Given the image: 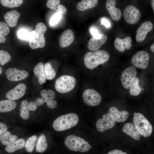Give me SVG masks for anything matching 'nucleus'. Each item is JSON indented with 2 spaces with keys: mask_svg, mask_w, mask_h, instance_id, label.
Returning a JSON list of instances; mask_svg holds the SVG:
<instances>
[{
  "mask_svg": "<svg viewBox=\"0 0 154 154\" xmlns=\"http://www.w3.org/2000/svg\"><path fill=\"white\" fill-rule=\"evenodd\" d=\"M90 32L93 37L98 36L99 34L97 29L92 28L90 29Z\"/></svg>",
  "mask_w": 154,
  "mask_h": 154,
  "instance_id": "79ce46f5",
  "label": "nucleus"
},
{
  "mask_svg": "<svg viewBox=\"0 0 154 154\" xmlns=\"http://www.w3.org/2000/svg\"><path fill=\"white\" fill-rule=\"evenodd\" d=\"M127 154V153L126 152H123L122 153V154Z\"/></svg>",
  "mask_w": 154,
  "mask_h": 154,
  "instance_id": "09e8293b",
  "label": "nucleus"
},
{
  "mask_svg": "<svg viewBox=\"0 0 154 154\" xmlns=\"http://www.w3.org/2000/svg\"><path fill=\"white\" fill-rule=\"evenodd\" d=\"M139 78L136 77L131 83L130 87V94L131 96H137L141 92L142 89L139 84Z\"/></svg>",
  "mask_w": 154,
  "mask_h": 154,
  "instance_id": "c756f323",
  "label": "nucleus"
},
{
  "mask_svg": "<svg viewBox=\"0 0 154 154\" xmlns=\"http://www.w3.org/2000/svg\"><path fill=\"white\" fill-rule=\"evenodd\" d=\"M23 1V0H0V2L3 6L12 8L19 6Z\"/></svg>",
  "mask_w": 154,
  "mask_h": 154,
  "instance_id": "2f4dec72",
  "label": "nucleus"
},
{
  "mask_svg": "<svg viewBox=\"0 0 154 154\" xmlns=\"http://www.w3.org/2000/svg\"><path fill=\"white\" fill-rule=\"evenodd\" d=\"M116 0H107L106 3V9L112 19L115 21H118L121 17V10L116 7Z\"/></svg>",
  "mask_w": 154,
  "mask_h": 154,
  "instance_id": "2eb2a0df",
  "label": "nucleus"
},
{
  "mask_svg": "<svg viewBox=\"0 0 154 154\" xmlns=\"http://www.w3.org/2000/svg\"><path fill=\"white\" fill-rule=\"evenodd\" d=\"M74 35L72 30L68 29L63 32L59 39V44L60 47L65 48L70 45L73 42Z\"/></svg>",
  "mask_w": 154,
  "mask_h": 154,
  "instance_id": "f3484780",
  "label": "nucleus"
},
{
  "mask_svg": "<svg viewBox=\"0 0 154 154\" xmlns=\"http://www.w3.org/2000/svg\"><path fill=\"white\" fill-rule=\"evenodd\" d=\"M76 83V80L74 77L68 75H63L60 77L56 81L55 88L58 92L64 94L74 89Z\"/></svg>",
  "mask_w": 154,
  "mask_h": 154,
  "instance_id": "423d86ee",
  "label": "nucleus"
},
{
  "mask_svg": "<svg viewBox=\"0 0 154 154\" xmlns=\"http://www.w3.org/2000/svg\"><path fill=\"white\" fill-rule=\"evenodd\" d=\"M151 7L153 10V12H154V0H151Z\"/></svg>",
  "mask_w": 154,
  "mask_h": 154,
  "instance_id": "a18cd8bd",
  "label": "nucleus"
},
{
  "mask_svg": "<svg viewBox=\"0 0 154 154\" xmlns=\"http://www.w3.org/2000/svg\"><path fill=\"white\" fill-rule=\"evenodd\" d=\"M7 125L4 123L0 122V135L7 130Z\"/></svg>",
  "mask_w": 154,
  "mask_h": 154,
  "instance_id": "ea45409f",
  "label": "nucleus"
},
{
  "mask_svg": "<svg viewBox=\"0 0 154 154\" xmlns=\"http://www.w3.org/2000/svg\"><path fill=\"white\" fill-rule=\"evenodd\" d=\"M123 16L125 21L130 24H134L140 19L141 14L139 10L132 5H127L123 12Z\"/></svg>",
  "mask_w": 154,
  "mask_h": 154,
  "instance_id": "6e6552de",
  "label": "nucleus"
},
{
  "mask_svg": "<svg viewBox=\"0 0 154 154\" xmlns=\"http://www.w3.org/2000/svg\"><path fill=\"white\" fill-rule=\"evenodd\" d=\"M109 112L114 121L118 123L125 122L127 119L129 115L127 111L125 110L119 111L114 106L110 108Z\"/></svg>",
  "mask_w": 154,
  "mask_h": 154,
  "instance_id": "a211bd4d",
  "label": "nucleus"
},
{
  "mask_svg": "<svg viewBox=\"0 0 154 154\" xmlns=\"http://www.w3.org/2000/svg\"><path fill=\"white\" fill-rule=\"evenodd\" d=\"M33 72L38 78L39 84L42 85L46 82V79L44 71V65L42 62H39L35 66Z\"/></svg>",
  "mask_w": 154,
  "mask_h": 154,
  "instance_id": "4be33fe9",
  "label": "nucleus"
},
{
  "mask_svg": "<svg viewBox=\"0 0 154 154\" xmlns=\"http://www.w3.org/2000/svg\"><path fill=\"white\" fill-rule=\"evenodd\" d=\"M122 130L123 133L135 140H139L141 139L140 133L132 123H126L123 127Z\"/></svg>",
  "mask_w": 154,
  "mask_h": 154,
  "instance_id": "aec40b11",
  "label": "nucleus"
},
{
  "mask_svg": "<svg viewBox=\"0 0 154 154\" xmlns=\"http://www.w3.org/2000/svg\"><path fill=\"white\" fill-rule=\"evenodd\" d=\"M115 125V121L112 116L109 113H107L103 115L102 118L98 119L96 126L98 131L103 132L112 128Z\"/></svg>",
  "mask_w": 154,
  "mask_h": 154,
  "instance_id": "9d476101",
  "label": "nucleus"
},
{
  "mask_svg": "<svg viewBox=\"0 0 154 154\" xmlns=\"http://www.w3.org/2000/svg\"><path fill=\"white\" fill-rule=\"evenodd\" d=\"M77 115L70 113L58 117L54 121L52 126L58 131H61L69 129L76 126L79 121Z\"/></svg>",
  "mask_w": 154,
  "mask_h": 154,
  "instance_id": "7ed1b4c3",
  "label": "nucleus"
},
{
  "mask_svg": "<svg viewBox=\"0 0 154 154\" xmlns=\"http://www.w3.org/2000/svg\"><path fill=\"white\" fill-rule=\"evenodd\" d=\"M5 74L7 79L11 82L18 81L26 78L28 75L27 72L15 68H10L6 70Z\"/></svg>",
  "mask_w": 154,
  "mask_h": 154,
  "instance_id": "f8f14e48",
  "label": "nucleus"
},
{
  "mask_svg": "<svg viewBox=\"0 0 154 154\" xmlns=\"http://www.w3.org/2000/svg\"><path fill=\"white\" fill-rule=\"evenodd\" d=\"M47 30L46 26L40 22L37 24L35 29L30 32L29 41L30 47L32 49L43 48L46 44L44 34Z\"/></svg>",
  "mask_w": 154,
  "mask_h": 154,
  "instance_id": "f03ea898",
  "label": "nucleus"
},
{
  "mask_svg": "<svg viewBox=\"0 0 154 154\" xmlns=\"http://www.w3.org/2000/svg\"><path fill=\"white\" fill-rule=\"evenodd\" d=\"M151 51L153 52H154V44L153 43L150 46Z\"/></svg>",
  "mask_w": 154,
  "mask_h": 154,
  "instance_id": "49530a36",
  "label": "nucleus"
},
{
  "mask_svg": "<svg viewBox=\"0 0 154 154\" xmlns=\"http://www.w3.org/2000/svg\"><path fill=\"white\" fill-rule=\"evenodd\" d=\"M48 146L45 136L42 134L39 137L36 145V151L38 153H42L46 150Z\"/></svg>",
  "mask_w": 154,
  "mask_h": 154,
  "instance_id": "cd10ccee",
  "label": "nucleus"
},
{
  "mask_svg": "<svg viewBox=\"0 0 154 154\" xmlns=\"http://www.w3.org/2000/svg\"><path fill=\"white\" fill-rule=\"evenodd\" d=\"M2 72V70L0 66V75L1 74Z\"/></svg>",
  "mask_w": 154,
  "mask_h": 154,
  "instance_id": "de8ad7c7",
  "label": "nucleus"
},
{
  "mask_svg": "<svg viewBox=\"0 0 154 154\" xmlns=\"http://www.w3.org/2000/svg\"><path fill=\"white\" fill-rule=\"evenodd\" d=\"M101 22V24L104 25L107 28H109L110 27V23L107 20L103 18L102 19Z\"/></svg>",
  "mask_w": 154,
  "mask_h": 154,
  "instance_id": "a19ab883",
  "label": "nucleus"
},
{
  "mask_svg": "<svg viewBox=\"0 0 154 154\" xmlns=\"http://www.w3.org/2000/svg\"><path fill=\"white\" fill-rule=\"evenodd\" d=\"M44 69L46 79L49 80L53 79L56 76V72L51 63L49 62L45 63Z\"/></svg>",
  "mask_w": 154,
  "mask_h": 154,
  "instance_id": "7c9ffc66",
  "label": "nucleus"
},
{
  "mask_svg": "<svg viewBox=\"0 0 154 154\" xmlns=\"http://www.w3.org/2000/svg\"><path fill=\"white\" fill-rule=\"evenodd\" d=\"M16 103L11 100L0 101V112L4 113L11 111L16 107Z\"/></svg>",
  "mask_w": 154,
  "mask_h": 154,
  "instance_id": "bb28decb",
  "label": "nucleus"
},
{
  "mask_svg": "<svg viewBox=\"0 0 154 154\" xmlns=\"http://www.w3.org/2000/svg\"><path fill=\"white\" fill-rule=\"evenodd\" d=\"M149 59V55L147 52L144 51H140L133 56L131 62L134 66L144 69L147 67Z\"/></svg>",
  "mask_w": 154,
  "mask_h": 154,
  "instance_id": "1a4fd4ad",
  "label": "nucleus"
},
{
  "mask_svg": "<svg viewBox=\"0 0 154 154\" xmlns=\"http://www.w3.org/2000/svg\"><path fill=\"white\" fill-rule=\"evenodd\" d=\"M137 74V71L135 67L132 66L126 68L122 72L121 76V82L123 86L126 89L129 88Z\"/></svg>",
  "mask_w": 154,
  "mask_h": 154,
  "instance_id": "9b49d317",
  "label": "nucleus"
},
{
  "mask_svg": "<svg viewBox=\"0 0 154 154\" xmlns=\"http://www.w3.org/2000/svg\"><path fill=\"white\" fill-rule=\"evenodd\" d=\"M17 139V136L12 135L9 132L7 131L0 135V141L2 144L6 146L12 143Z\"/></svg>",
  "mask_w": 154,
  "mask_h": 154,
  "instance_id": "a878e982",
  "label": "nucleus"
},
{
  "mask_svg": "<svg viewBox=\"0 0 154 154\" xmlns=\"http://www.w3.org/2000/svg\"><path fill=\"white\" fill-rule=\"evenodd\" d=\"M61 17V14L59 12L56 13L51 17L50 24L51 26H54L59 22Z\"/></svg>",
  "mask_w": 154,
  "mask_h": 154,
  "instance_id": "4c0bfd02",
  "label": "nucleus"
},
{
  "mask_svg": "<svg viewBox=\"0 0 154 154\" xmlns=\"http://www.w3.org/2000/svg\"><path fill=\"white\" fill-rule=\"evenodd\" d=\"M86 52L84 57V62L86 67L92 70L107 61L110 55L106 51L103 50H96Z\"/></svg>",
  "mask_w": 154,
  "mask_h": 154,
  "instance_id": "f257e3e1",
  "label": "nucleus"
},
{
  "mask_svg": "<svg viewBox=\"0 0 154 154\" xmlns=\"http://www.w3.org/2000/svg\"><path fill=\"white\" fill-rule=\"evenodd\" d=\"M98 3V0H82L77 5V9L83 11L96 7Z\"/></svg>",
  "mask_w": 154,
  "mask_h": 154,
  "instance_id": "b1692460",
  "label": "nucleus"
},
{
  "mask_svg": "<svg viewBox=\"0 0 154 154\" xmlns=\"http://www.w3.org/2000/svg\"><path fill=\"white\" fill-rule=\"evenodd\" d=\"M133 122L140 135L146 137L151 135L153 127L149 121L142 114L134 112Z\"/></svg>",
  "mask_w": 154,
  "mask_h": 154,
  "instance_id": "39448f33",
  "label": "nucleus"
},
{
  "mask_svg": "<svg viewBox=\"0 0 154 154\" xmlns=\"http://www.w3.org/2000/svg\"><path fill=\"white\" fill-rule=\"evenodd\" d=\"M10 31L9 26L5 22H0V34L4 36H7Z\"/></svg>",
  "mask_w": 154,
  "mask_h": 154,
  "instance_id": "e433bc0d",
  "label": "nucleus"
},
{
  "mask_svg": "<svg viewBox=\"0 0 154 154\" xmlns=\"http://www.w3.org/2000/svg\"><path fill=\"white\" fill-rule=\"evenodd\" d=\"M153 25L150 21H146L143 23L137 31L136 39L138 42L143 41L147 35L153 29Z\"/></svg>",
  "mask_w": 154,
  "mask_h": 154,
  "instance_id": "4468645a",
  "label": "nucleus"
},
{
  "mask_svg": "<svg viewBox=\"0 0 154 154\" xmlns=\"http://www.w3.org/2000/svg\"><path fill=\"white\" fill-rule=\"evenodd\" d=\"M60 2V0H47L46 6L48 8L57 11L61 14H66L67 10L63 5L59 4Z\"/></svg>",
  "mask_w": 154,
  "mask_h": 154,
  "instance_id": "5701e85b",
  "label": "nucleus"
},
{
  "mask_svg": "<svg viewBox=\"0 0 154 154\" xmlns=\"http://www.w3.org/2000/svg\"><path fill=\"white\" fill-rule=\"evenodd\" d=\"M18 37L21 39L29 40L30 38V32L26 29H21L17 32Z\"/></svg>",
  "mask_w": 154,
  "mask_h": 154,
  "instance_id": "c9c22d12",
  "label": "nucleus"
},
{
  "mask_svg": "<svg viewBox=\"0 0 154 154\" xmlns=\"http://www.w3.org/2000/svg\"><path fill=\"white\" fill-rule=\"evenodd\" d=\"M64 144L70 150L84 153L90 149L91 147L84 139L75 135L68 136L65 139Z\"/></svg>",
  "mask_w": 154,
  "mask_h": 154,
  "instance_id": "20e7f679",
  "label": "nucleus"
},
{
  "mask_svg": "<svg viewBox=\"0 0 154 154\" xmlns=\"http://www.w3.org/2000/svg\"><path fill=\"white\" fill-rule=\"evenodd\" d=\"M40 95L42 98L46 99L53 100L55 98L54 92L51 90H43L41 92Z\"/></svg>",
  "mask_w": 154,
  "mask_h": 154,
  "instance_id": "f704fd0d",
  "label": "nucleus"
},
{
  "mask_svg": "<svg viewBox=\"0 0 154 154\" xmlns=\"http://www.w3.org/2000/svg\"><path fill=\"white\" fill-rule=\"evenodd\" d=\"M108 39L107 36L104 34H99L97 37H93L89 40L87 46L91 51H95L100 49L106 42Z\"/></svg>",
  "mask_w": 154,
  "mask_h": 154,
  "instance_id": "dca6fc26",
  "label": "nucleus"
},
{
  "mask_svg": "<svg viewBox=\"0 0 154 154\" xmlns=\"http://www.w3.org/2000/svg\"><path fill=\"white\" fill-rule=\"evenodd\" d=\"M24 139L21 138L16 140L12 143L7 146L5 148V151L9 153L14 152L16 151L23 149L25 145Z\"/></svg>",
  "mask_w": 154,
  "mask_h": 154,
  "instance_id": "393cba45",
  "label": "nucleus"
},
{
  "mask_svg": "<svg viewBox=\"0 0 154 154\" xmlns=\"http://www.w3.org/2000/svg\"><path fill=\"white\" fill-rule=\"evenodd\" d=\"M29 108L30 111H35L37 110V107L35 102H31L29 103Z\"/></svg>",
  "mask_w": 154,
  "mask_h": 154,
  "instance_id": "58836bf2",
  "label": "nucleus"
},
{
  "mask_svg": "<svg viewBox=\"0 0 154 154\" xmlns=\"http://www.w3.org/2000/svg\"><path fill=\"white\" fill-rule=\"evenodd\" d=\"M123 152L121 150L118 149H114L108 153V154H122Z\"/></svg>",
  "mask_w": 154,
  "mask_h": 154,
  "instance_id": "37998d69",
  "label": "nucleus"
},
{
  "mask_svg": "<svg viewBox=\"0 0 154 154\" xmlns=\"http://www.w3.org/2000/svg\"><path fill=\"white\" fill-rule=\"evenodd\" d=\"M11 59L10 54L7 51L0 50V63L3 65L9 62Z\"/></svg>",
  "mask_w": 154,
  "mask_h": 154,
  "instance_id": "72a5a7b5",
  "label": "nucleus"
},
{
  "mask_svg": "<svg viewBox=\"0 0 154 154\" xmlns=\"http://www.w3.org/2000/svg\"><path fill=\"white\" fill-rule=\"evenodd\" d=\"M82 97L84 102L86 105L92 106H98L102 100L100 95L92 89L85 90L83 93Z\"/></svg>",
  "mask_w": 154,
  "mask_h": 154,
  "instance_id": "0eeeda50",
  "label": "nucleus"
},
{
  "mask_svg": "<svg viewBox=\"0 0 154 154\" xmlns=\"http://www.w3.org/2000/svg\"><path fill=\"white\" fill-rule=\"evenodd\" d=\"M6 40V38L5 36L0 34V43H3Z\"/></svg>",
  "mask_w": 154,
  "mask_h": 154,
  "instance_id": "c03bdc74",
  "label": "nucleus"
},
{
  "mask_svg": "<svg viewBox=\"0 0 154 154\" xmlns=\"http://www.w3.org/2000/svg\"><path fill=\"white\" fill-rule=\"evenodd\" d=\"M37 137L33 135L30 137L27 140L25 146L27 151L31 153L33 151L37 140Z\"/></svg>",
  "mask_w": 154,
  "mask_h": 154,
  "instance_id": "473e14b6",
  "label": "nucleus"
},
{
  "mask_svg": "<svg viewBox=\"0 0 154 154\" xmlns=\"http://www.w3.org/2000/svg\"><path fill=\"white\" fill-rule=\"evenodd\" d=\"M20 16L19 12L13 10L7 12L4 15V18L9 26L14 27L16 26Z\"/></svg>",
  "mask_w": 154,
  "mask_h": 154,
  "instance_id": "412c9836",
  "label": "nucleus"
},
{
  "mask_svg": "<svg viewBox=\"0 0 154 154\" xmlns=\"http://www.w3.org/2000/svg\"><path fill=\"white\" fill-rule=\"evenodd\" d=\"M30 110L29 108V103L26 100H23L21 103L20 108V115L23 119L27 120L29 117Z\"/></svg>",
  "mask_w": 154,
  "mask_h": 154,
  "instance_id": "c85d7f7f",
  "label": "nucleus"
},
{
  "mask_svg": "<svg viewBox=\"0 0 154 154\" xmlns=\"http://www.w3.org/2000/svg\"><path fill=\"white\" fill-rule=\"evenodd\" d=\"M27 87L23 83H20L14 88L8 91L6 97L8 99L14 100H18L25 94Z\"/></svg>",
  "mask_w": 154,
  "mask_h": 154,
  "instance_id": "ddd939ff",
  "label": "nucleus"
},
{
  "mask_svg": "<svg viewBox=\"0 0 154 154\" xmlns=\"http://www.w3.org/2000/svg\"><path fill=\"white\" fill-rule=\"evenodd\" d=\"M132 39L129 37H127L124 39L116 38L114 41V45L116 48L119 52H124L126 48L129 49L131 46Z\"/></svg>",
  "mask_w": 154,
  "mask_h": 154,
  "instance_id": "6ab92c4d",
  "label": "nucleus"
}]
</instances>
